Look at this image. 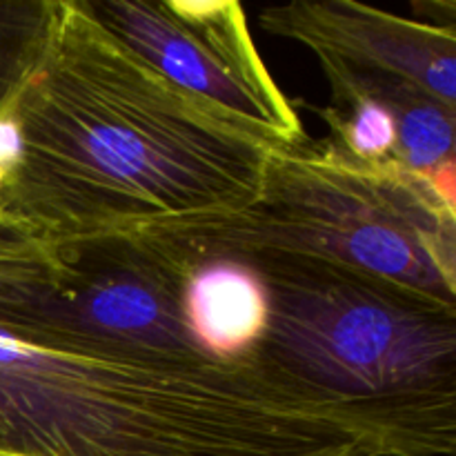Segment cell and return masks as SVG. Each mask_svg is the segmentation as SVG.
Listing matches in <instances>:
<instances>
[{"label":"cell","mask_w":456,"mask_h":456,"mask_svg":"<svg viewBox=\"0 0 456 456\" xmlns=\"http://www.w3.org/2000/svg\"><path fill=\"white\" fill-rule=\"evenodd\" d=\"M332 89V105L316 107L328 123L332 141L363 163H386L395 159L396 125L390 110L379 98L350 87Z\"/></svg>","instance_id":"11"},{"label":"cell","mask_w":456,"mask_h":456,"mask_svg":"<svg viewBox=\"0 0 456 456\" xmlns=\"http://www.w3.org/2000/svg\"><path fill=\"white\" fill-rule=\"evenodd\" d=\"M20 159L0 214L45 245L243 209L272 145L181 92L58 0L47 47L9 110Z\"/></svg>","instance_id":"1"},{"label":"cell","mask_w":456,"mask_h":456,"mask_svg":"<svg viewBox=\"0 0 456 456\" xmlns=\"http://www.w3.org/2000/svg\"><path fill=\"white\" fill-rule=\"evenodd\" d=\"M49 248L47 263L0 279V328L83 350L209 361L183 325L185 270L163 249L136 232Z\"/></svg>","instance_id":"5"},{"label":"cell","mask_w":456,"mask_h":456,"mask_svg":"<svg viewBox=\"0 0 456 456\" xmlns=\"http://www.w3.org/2000/svg\"><path fill=\"white\" fill-rule=\"evenodd\" d=\"M89 16L181 92L272 147L307 134L263 62L236 0H83Z\"/></svg>","instance_id":"6"},{"label":"cell","mask_w":456,"mask_h":456,"mask_svg":"<svg viewBox=\"0 0 456 456\" xmlns=\"http://www.w3.org/2000/svg\"><path fill=\"white\" fill-rule=\"evenodd\" d=\"M330 87H350L379 98L396 125L395 160L412 172L428 174L454 159L456 110L396 76L356 71L332 61H319Z\"/></svg>","instance_id":"9"},{"label":"cell","mask_w":456,"mask_h":456,"mask_svg":"<svg viewBox=\"0 0 456 456\" xmlns=\"http://www.w3.org/2000/svg\"><path fill=\"white\" fill-rule=\"evenodd\" d=\"M20 159V136L12 116H0V194L12 181Z\"/></svg>","instance_id":"13"},{"label":"cell","mask_w":456,"mask_h":456,"mask_svg":"<svg viewBox=\"0 0 456 456\" xmlns=\"http://www.w3.org/2000/svg\"><path fill=\"white\" fill-rule=\"evenodd\" d=\"M239 256L270 301L252 363L354 412L395 456L454 454L456 305L305 254Z\"/></svg>","instance_id":"3"},{"label":"cell","mask_w":456,"mask_h":456,"mask_svg":"<svg viewBox=\"0 0 456 456\" xmlns=\"http://www.w3.org/2000/svg\"><path fill=\"white\" fill-rule=\"evenodd\" d=\"M0 456H395L258 363L151 359L0 328Z\"/></svg>","instance_id":"2"},{"label":"cell","mask_w":456,"mask_h":456,"mask_svg":"<svg viewBox=\"0 0 456 456\" xmlns=\"http://www.w3.org/2000/svg\"><path fill=\"white\" fill-rule=\"evenodd\" d=\"M52 258V248L40 243L25 227L0 214V276L43 265Z\"/></svg>","instance_id":"12"},{"label":"cell","mask_w":456,"mask_h":456,"mask_svg":"<svg viewBox=\"0 0 456 456\" xmlns=\"http://www.w3.org/2000/svg\"><path fill=\"white\" fill-rule=\"evenodd\" d=\"M176 263L185 270L181 288L183 325L196 352L214 363H245L252 359L270 319L267 289L258 272L240 256Z\"/></svg>","instance_id":"8"},{"label":"cell","mask_w":456,"mask_h":456,"mask_svg":"<svg viewBox=\"0 0 456 456\" xmlns=\"http://www.w3.org/2000/svg\"><path fill=\"white\" fill-rule=\"evenodd\" d=\"M134 232L181 263L305 254L456 305V209L426 174L395 159L356 160L332 138L272 147L248 208Z\"/></svg>","instance_id":"4"},{"label":"cell","mask_w":456,"mask_h":456,"mask_svg":"<svg viewBox=\"0 0 456 456\" xmlns=\"http://www.w3.org/2000/svg\"><path fill=\"white\" fill-rule=\"evenodd\" d=\"M272 36L297 40L319 61L396 76L456 110V29L356 3L297 0L261 12Z\"/></svg>","instance_id":"7"},{"label":"cell","mask_w":456,"mask_h":456,"mask_svg":"<svg viewBox=\"0 0 456 456\" xmlns=\"http://www.w3.org/2000/svg\"><path fill=\"white\" fill-rule=\"evenodd\" d=\"M58 0H0V116L34 76L47 47Z\"/></svg>","instance_id":"10"}]
</instances>
